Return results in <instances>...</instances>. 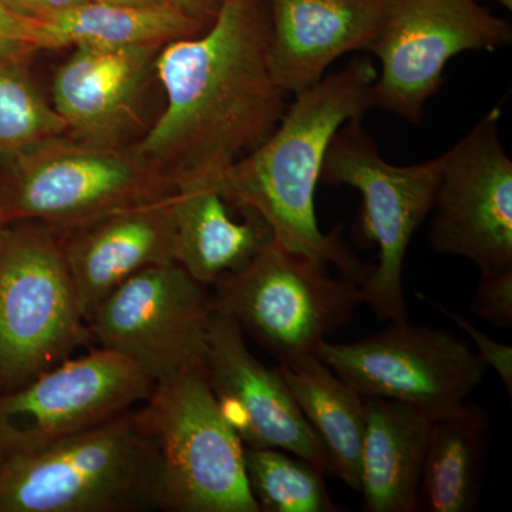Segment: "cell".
I'll return each instance as SVG.
<instances>
[{
  "label": "cell",
  "mask_w": 512,
  "mask_h": 512,
  "mask_svg": "<svg viewBox=\"0 0 512 512\" xmlns=\"http://www.w3.org/2000/svg\"><path fill=\"white\" fill-rule=\"evenodd\" d=\"M441 312L448 318L453 319L458 328L467 333L473 342L476 343L481 362L485 366L491 367L501 382H503L505 390H507L508 397L512 396V346L504 345V343L495 342V340L488 338L484 332L477 329L470 320L461 316L460 313L447 311L443 306H439Z\"/></svg>",
  "instance_id": "26"
},
{
  "label": "cell",
  "mask_w": 512,
  "mask_h": 512,
  "mask_svg": "<svg viewBox=\"0 0 512 512\" xmlns=\"http://www.w3.org/2000/svg\"><path fill=\"white\" fill-rule=\"evenodd\" d=\"M6 222L3 221L2 214H0V248H2L3 237H5Z\"/></svg>",
  "instance_id": "32"
},
{
  "label": "cell",
  "mask_w": 512,
  "mask_h": 512,
  "mask_svg": "<svg viewBox=\"0 0 512 512\" xmlns=\"http://www.w3.org/2000/svg\"><path fill=\"white\" fill-rule=\"evenodd\" d=\"M500 123V109L488 111L443 154L431 210V247L470 259L481 275L512 269V161Z\"/></svg>",
  "instance_id": "13"
},
{
  "label": "cell",
  "mask_w": 512,
  "mask_h": 512,
  "mask_svg": "<svg viewBox=\"0 0 512 512\" xmlns=\"http://www.w3.org/2000/svg\"><path fill=\"white\" fill-rule=\"evenodd\" d=\"M215 306L237 320L279 363L313 353L348 326L363 303L356 282L333 278L328 264L271 239L244 268L218 279Z\"/></svg>",
  "instance_id": "6"
},
{
  "label": "cell",
  "mask_w": 512,
  "mask_h": 512,
  "mask_svg": "<svg viewBox=\"0 0 512 512\" xmlns=\"http://www.w3.org/2000/svg\"><path fill=\"white\" fill-rule=\"evenodd\" d=\"M202 365L222 416L244 447L278 448L309 461L323 474H335L328 451L284 377L252 355L237 320L218 306L208 323Z\"/></svg>",
  "instance_id": "14"
},
{
  "label": "cell",
  "mask_w": 512,
  "mask_h": 512,
  "mask_svg": "<svg viewBox=\"0 0 512 512\" xmlns=\"http://www.w3.org/2000/svg\"><path fill=\"white\" fill-rule=\"evenodd\" d=\"M376 79L375 64L363 57L295 94L271 136L215 183L225 200L258 215L279 245L336 265L357 285L372 265L356 258L339 231H320L315 192L336 131L375 107Z\"/></svg>",
  "instance_id": "2"
},
{
  "label": "cell",
  "mask_w": 512,
  "mask_h": 512,
  "mask_svg": "<svg viewBox=\"0 0 512 512\" xmlns=\"http://www.w3.org/2000/svg\"><path fill=\"white\" fill-rule=\"evenodd\" d=\"M362 120H350L336 131L320 183L348 185L362 194L363 232L379 248V262L359 286L363 302L377 318L404 323V259L414 232L433 210L443 154L420 164H390L380 156Z\"/></svg>",
  "instance_id": "7"
},
{
  "label": "cell",
  "mask_w": 512,
  "mask_h": 512,
  "mask_svg": "<svg viewBox=\"0 0 512 512\" xmlns=\"http://www.w3.org/2000/svg\"><path fill=\"white\" fill-rule=\"evenodd\" d=\"M511 40L510 23L478 0H387L382 28L369 50L380 60L373 103L417 123L453 57L493 52Z\"/></svg>",
  "instance_id": "9"
},
{
  "label": "cell",
  "mask_w": 512,
  "mask_h": 512,
  "mask_svg": "<svg viewBox=\"0 0 512 512\" xmlns=\"http://www.w3.org/2000/svg\"><path fill=\"white\" fill-rule=\"evenodd\" d=\"M161 510V447L147 404L39 450L0 457V512Z\"/></svg>",
  "instance_id": "3"
},
{
  "label": "cell",
  "mask_w": 512,
  "mask_h": 512,
  "mask_svg": "<svg viewBox=\"0 0 512 512\" xmlns=\"http://www.w3.org/2000/svg\"><path fill=\"white\" fill-rule=\"evenodd\" d=\"M174 192L74 228L64 239V256L86 323L131 276L174 262Z\"/></svg>",
  "instance_id": "16"
},
{
  "label": "cell",
  "mask_w": 512,
  "mask_h": 512,
  "mask_svg": "<svg viewBox=\"0 0 512 512\" xmlns=\"http://www.w3.org/2000/svg\"><path fill=\"white\" fill-rule=\"evenodd\" d=\"M94 2L111 3V5L133 6L167 5V3H174V5H178L175 0H94Z\"/></svg>",
  "instance_id": "30"
},
{
  "label": "cell",
  "mask_w": 512,
  "mask_h": 512,
  "mask_svg": "<svg viewBox=\"0 0 512 512\" xmlns=\"http://www.w3.org/2000/svg\"><path fill=\"white\" fill-rule=\"evenodd\" d=\"M276 369L328 451L336 476L360 493L365 397L313 353L291 357Z\"/></svg>",
  "instance_id": "20"
},
{
  "label": "cell",
  "mask_w": 512,
  "mask_h": 512,
  "mask_svg": "<svg viewBox=\"0 0 512 512\" xmlns=\"http://www.w3.org/2000/svg\"><path fill=\"white\" fill-rule=\"evenodd\" d=\"M9 164L0 190L6 224L39 221L53 229H74L175 191L133 147L59 136Z\"/></svg>",
  "instance_id": "4"
},
{
  "label": "cell",
  "mask_w": 512,
  "mask_h": 512,
  "mask_svg": "<svg viewBox=\"0 0 512 512\" xmlns=\"http://www.w3.org/2000/svg\"><path fill=\"white\" fill-rule=\"evenodd\" d=\"M315 356L363 397L406 404L431 420L466 402L487 370L460 339L409 322L355 343L323 340Z\"/></svg>",
  "instance_id": "10"
},
{
  "label": "cell",
  "mask_w": 512,
  "mask_h": 512,
  "mask_svg": "<svg viewBox=\"0 0 512 512\" xmlns=\"http://www.w3.org/2000/svg\"><path fill=\"white\" fill-rule=\"evenodd\" d=\"M268 60L289 97L325 77L330 64L369 52L382 28L387 0H265Z\"/></svg>",
  "instance_id": "15"
},
{
  "label": "cell",
  "mask_w": 512,
  "mask_h": 512,
  "mask_svg": "<svg viewBox=\"0 0 512 512\" xmlns=\"http://www.w3.org/2000/svg\"><path fill=\"white\" fill-rule=\"evenodd\" d=\"M157 46H77L53 80V107L74 138L120 147L144 83L154 67Z\"/></svg>",
  "instance_id": "17"
},
{
  "label": "cell",
  "mask_w": 512,
  "mask_h": 512,
  "mask_svg": "<svg viewBox=\"0 0 512 512\" xmlns=\"http://www.w3.org/2000/svg\"><path fill=\"white\" fill-rule=\"evenodd\" d=\"M175 2L208 26L211 25L222 5V0H175Z\"/></svg>",
  "instance_id": "29"
},
{
  "label": "cell",
  "mask_w": 512,
  "mask_h": 512,
  "mask_svg": "<svg viewBox=\"0 0 512 512\" xmlns=\"http://www.w3.org/2000/svg\"><path fill=\"white\" fill-rule=\"evenodd\" d=\"M265 0H222L200 35L161 47L154 62L167 107L133 148L167 183H217L271 136L289 96L268 60Z\"/></svg>",
  "instance_id": "1"
},
{
  "label": "cell",
  "mask_w": 512,
  "mask_h": 512,
  "mask_svg": "<svg viewBox=\"0 0 512 512\" xmlns=\"http://www.w3.org/2000/svg\"><path fill=\"white\" fill-rule=\"evenodd\" d=\"M35 20L19 18L0 5V59L25 62L37 50Z\"/></svg>",
  "instance_id": "27"
},
{
  "label": "cell",
  "mask_w": 512,
  "mask_h": 512,
  "mask_svg": "<svg viewBox=\"0 0 512 512\" xmlns=\"http://www.w3.org/2000/svg\"><path fill=\"white\" fill-rule=\"evenodd\" d=\"M214 296L175 262L131 276L87 320L90 340L127 357L154 384L202 362Z\"/></svg>",
  "instance_id": "11"
},
{
  "label": "cell",
  "mask_w": 512,
  "mask_h": 512,
  "mask_svg": "<svg viewBox=\"0 0 512 512\" xmlns=\"http://www.w3.org/2000/svg\"><path fill=\"white\" fill-rule=\"evenodd\" d=\"M478 2H481V0H478ZM491 2L498 3V5L503 6V8L507 10H512V0H491Z\"/></svg>",
  "instance_id": "31"
},
{
  "label": "cell",
  "mask_w": 512,
  "mask_h": 512,
  "mask_svg": "<svg viewBox=\"0 0 512 512\" xmlns=\"http://www.w3.org/2000/svg\"><path fill=\"white\" fill-rule=\"evenodd\" d=\"M217 185L194 181L174 192V262L200 284L214 285L234 274L272 239L258 215L235 221Z\"/></svg>",
  "instance_id": "18"
},
{
  "label": "cell",
  "mask_w": 512,
  "mask_h": 512,
  "mask_svg": "<svg viewBox=\"0 0 512 512\" xmlns=\"http://www.w3.org/2000/svg\"><path fill=\"white\" fill-rule=\"evenodd\" d=\"M471 309L501 329L512 328V269L481 275Z\"/></svg>",
  "instance_id": "25"
},
{
  "label": "cell",
  "mask_w": 512,
  "mask_h": 512,
  "mask_svg": "<svg viewBox=\"0 0 512 512\" xmlns=\"http://www.w3.org/2000/svg\"><path fill=\"white\" fill-rule=\"evenodd\" d=\"M207 28V23L174 3L133 6L89 0L55 18L36 22V43L37 50L70 46L163 47L200 35Z\"/></svg>",
  "instance_id": "21"
},
{
  "label": "cell",
  "mask_w": 512,
  "mask_h": 512,
  "mask_svg": "<svg viewBox=\"0 0 512 512\" xmlns=\"http://www.w3.org/2000/svg\"><path fill=\"white\" fill-rule=\"evenodd\" d=\"M89 0H0V5L19 18L36 20L52 19Z\"/></svg>",
  "instance_id": "28"
},
{
  "label": "cell",
  "mask_w": 512,
  "mask_h": 512,
  "mask_svg": "<svg viewBox=\"0 0 512 512\" xmlns=\"http://www.w3.org/2000/svg\"><path fill=\"white\" fill-rule=\"evenodd\" d=\"M488 437L490 419L478 404L464 402L448 416L431 421L421 474L420 510H477Z\"/></svg>",
  "instance_id": "22"
},
{
  "label": "cell",
  "mask_w": 512,
  "mask_h": 512,
  "mask_svg": "<svg viewBox=\"0 0 512 512\" xmlns=\"http://www.w3.org/2000/svg\"><path fill=\"white\" fill-rule=\"evenodd\" d=\"M360 493L367 512L420 511L431 419L406 404L365 397Z\"/></svg>",
  "instance_id": "19"
},
{
  "label": "cell",
  "mask_w": 512,
  "mask_h": 512,
  "mask_svg": "<svg viewBox=\"0 0 512 512\" xmlns=\"http://www.w3.org/2000/svg\"><path fill=\"white\" fill-rule=\"evenodd\" d=\"M154 384L127 357L90 350L0 393V457L49 446L146 403Z\"/></svg>",
  "instance_id": "12"
},
{
  "label": "cell",
  "mask_w": 512,
  "mask_h": 512,
  "mask_svg": "<svg viewBox=\"0 0 512 512\" xmlns=\"http://www.w3.org/2000/svg\"><path fill=\"white\" fill-rule=\"evenodd\" d=\"M249 488L264 512H336L323 476L303 458L278 448L244 447Z\"/></svg>",
  "instance_id": "23"
},
{
  "label": "cell",
  "mask_w": 512,
  "mask_h": 512,
  "mask_svg": "<svg viewBox=\"0 0 512 512\" xmlns=\"http://www.w3.org/2000/svg\"><path fill=\"white\" fill-rule=\"evenodd\" d=\"M23 63L0 59V161L12 163L20 154L63 136L69 128L55 107L36 89Z\"/></svg>",
  "instance_id": "24"
},
{
  "label": "cell",
  "mask_w": 512,
  "mask_h": 512,
  "mask_svg": "<svg viewBox=\"0 0 512 512\" xmlns=\"http://www.w3.org/2000/svg\"><path fill=\"white\" fill-rule=\"evenodd\" d=\"M161 447V510L261 512L244 444L222 416L202 362L154 386L146 402Z\"/></svg>",
  "instance_id": "8"
},
{
  "label": "cell",
  "mask_w": 512,
  "mask_h": 512,
  "mask_svg": "<svg viewBox=\"0 0 512 512\" xmlns=\"http://www.w3.org/2000/svg\"><path fill=\"white\" fill-rule=\"evenodd\" d=\"M56 229L6 228L0 248V392L18 389L90 340Z\"/></svg>",
  "instance_id": "5"
}]
</instances>
